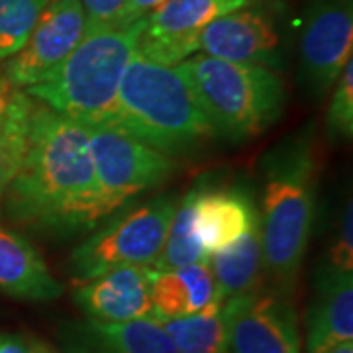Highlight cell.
Instances as JSON below:
<instances>
[{"instance_id": "obj_1", "label": "cell", "mask_w": 353, "mask_h": 353, "mask_svg": "<svg viewBox=\"0 0 353 353\" xmlns=\"http://www.w3.org/2000/svg\"><path fill=\"white\" fill-rule=\"evenodd\" d=\"M10 220L50 236H73L101 222L87 128L36 102L24 161L4 194Z\"/></svg>"}, {"instance_id": "obj_2", "label": "cell", "mask_w": 353, "mask_h": 353, "mask_svg": "<svg viewBox=\"0 0 353 353\" xmlns=\"http://www.w3.org/2000/svg\"><path fill=\"white\" fill-rule=\"evenodd\" d=\"M261 241L265 279L289 296L312 238L318 155L312 128L294 132L261 161Z\"/></svg>"}, {"instance_id": "obj_3", "label": "cell", "mask_w": 353, "mask_h": 353, "mask_svg": "<svg viewBox=\"0 0 353 353\" xmlns=\"http://www.w3.org/2000/svg\"><path fill=\"white\" fill-rule=\"evenodd\" d=\"M167 157L199 152L214 132L179 67L139 55L128 63L106 120Z\"/></svg>"}, {"instance_id": "obj_4", "label": "cell", "mask_w": 353, "mask_h": 353, "mask_svg": "<svg viewBox=\"0 0 353 353\" xmlns=\"http://www.w3.org/2000/svg\"><path fill=\"white\" fill-rule=\"evenodd\" d=\"M143 20L130 26L85 28L63 65L48 81L24 90L39 104L83 126L106 122L124 71L138 50Z\"/></svg>"}, {"instance_id": "obj_5", "label": "cell", "mask_w": 353, "mask_h": 353, "mask_svg": "<svg viewBox=\"0 0 353 353\" xmlns=\"http://www.w3.org/2000/svg\"><path fill=\"white\" fill-rule=\"evenodd\" d=\"M214 136L241 143L277 124L287 104L281 73L210 55H190L176 65Z\"/></svg>"}, {"instance_id": "obj_6", "label": "cell", "mask_w": 353, "mask_h": 353, "mask_svg": "<svg viewBox=\"0 0 353 353\" xmlns=\"http://www.w3.org/2000/svg\"><path fill=\"white\" fill-rule=\"evenodd\" d=\"M175 206L173 194H161L108 216L110 220L71 253L77 283L128 265L152 267L163 250Z\"/></svg>"}, {"instance_id": "obj_7", "label": "cell", "mask_w": 353, "mask_h": 353, "mask_svg": "<svg viewBox=\"0 0 353 353\" xmlns=\"http://www.w3.org/2000/svg\"><path fill=\"white\" fill-rule=\"evenodd\" d=\"M87 128L99 185L101 220L157 189L175 171L173 157L153 150L108 122Z\"/></svg>"}, {"instance_id": "obj_8", "label": "cell", "mask_w": 353, "mask_h": 353, "mask_svg": "<svg viewBox=\"0 0 353 353\" xmlns=\"http://www.w3.org/2000/svg\"><path fill=\"white\" fill-rule=\"evenodd\" d=\"M299 59L306 92L312 99L326 97L353 59L352 0H314L310 4L299 39Z\"/></svg>"}, {"instance_id": "obj_9", "label": "cell", "mask_w": 353, "mask_h": 353, "mask_svg": "<svg viewBox=\"0 0 353 353\" xmlns=\"http://www.w3.org/2000/svg\"><path fill=\"white\" fill-rule=\"evenodd\" d=\"M230 353H301L296 310L287 294L259 289L222 306Z\"/></svg>"}, {"instance_id": "obj_10", "label": "cell", "mask_w": 353, "mask_h": 353, "mask_svg": "<svg viewBox=\"0 0 353 353\" xmlns=\"http://www.w3.org/2000/svg\"><path fill=\"white\" fill-rule=\"evenodd\" d=\"M87 26L79 0H50L22 50L8 57L2 73L20 88L48 81L75 50Z\"/></svg>"}, {"instance_id": "obj_11", "label": "cell", "mask_w": 353, "mask_h": 353, "mask_svg": "<svg viewBox=\"0 0 353 353\" xmlns=\"http://www.w3.org/2000/svg\"><path fill=\"white\" fill-rule=\"evenodd\" d=\"M248 4L252 0H165L143 20L136 51L155 63L175 67L199 53L206 26Z\"/></svg>"}, {"instance_id": "obj_12", "label": "cell", "mask_w": 353, "mask_h": 353, "mask_svg": "<svg viewBox=\"0 0 353 353\" xmlns=\"http://www.w3.org/2000/svg\"><path fill=\"white\" fill-rule=\"evenodd\" d=\"M199 51L234 63L265 67L275 73L285 69L283 38L275 18L265 8L250 4L206 26Z\"/></svg>"}, {"instance_id": "obj_13", "label": "cell", "mask_w": 353, "mask_h": 353, "mask_svg": "<svg viewBox=\"0 0 353 353\" xmlns=\"http://www.w3.org/2000/svg\"><path fill=\"white\" fill-rule=\"evenodd\" d=\"M155 271L143 265H128L79 283L77 306L97 322H130L153 314L152 283Z\"/></svg>"}, {"instance_id": "obj_14", "label": "cell", "mask_w": 353, "mask_h": 353, "mask_svg": "<svg viewBox=\"0 0 353 353\" xmlns=\"http://www.w3.org/2000/svg\"><path fill=\"white\" fill-rule=\"evenodd\" d=\"M189 194L194 234L208 257L238 240L259 216L253 194L243 187L199 185Z\"/></svg>"}, {"instance_id": "obj_15", "label": "cell", "mask_w": 353, "mask_h": 353, "mask_svg": "<svg viewBox=\"0 0 353 353\" xmlns=\"http://www.w3.org/2000/svg\"><path fill=\"white\" fill-rule=\"evenodd\" d=\"M353 340V275L326 265L316 279L306 316V353H324Z\"/></svg>"}, {"instance_id": "obj_16", "label": "cell", "mask_w": 353, "mask_h": 353, "mask_svg": "<svg viewBox=\"0 0 353 353\" xmlns=\"http://www.w3.org/2000/svg\"><path fill=\"white\" fill-rule=\"evenodd\" d=\"M0 290L18 301L50 303L63 294L38 248L22 234L0 226Z\"/></svg>"}, {"instance_id": "obj_17", "label": "cell", "mask_w": 353, "mask_h": 353, "mask_svg": "<svg viewBox=\"0 0 353 353\" xmlns=\"http://www.w3.org/2000/svg\"><path fill=\"white\" fill-rule=\"evenodd\" d=\"M208 263L216 289L224 301L263 289L265 261L259 216L238 240L212 253Z\"/></svg>"}, {"instance_id": "obj_18", "label": "cell", "mask_w": 353, "mask_h": 353, "mask_svg": "<svg viewBox=\"0 0 353 353\" xmlns=\"http://www.w3.org/2000/svg\"><path fill=\"white\" fill-rule=\"evenodd\" d=\"M216 299V289L208 259L179 267L173 271H155L152 283V306L155 318H183L201 312Z\"/></svg>"}, {"instance_id": "obj_19", "label": "cell", "mask_w": 353, "mask_h": 353, "mask_svg": "<svg viewBox=\"0 0 353 353\" xmlns=\"http://www.w3.org/2000/svg\"><path fill=\"white\" fill-rule=\"evenodd\" d=\"M36 102L0 71V202L24 161Z\"/></svg>"}, {"instance_id": "obj_20", "label": "cell", "mask_w": 353, "mask_h": 353, "mask_svg": "<svg viewBox=\"0 0 353 353\" xmlns=\"http://www.w3.org/2000/svg\"><path fill=\"white\" fill-rule=\"evenodd\" d=\"M79 340L97 353H179L153 314L118 324L87 320L79 328Z\"/></svg>"}, {"instance_id": "obj_21", "label": "cell", "mask_w": 353, "mask_h": 353, "mask_svg": "<svg viewBox=\"0 0 353 353\" xmlns=\"http://www.w3.org/2000/svg\"><path fill=\"white\" fill-rule=\"evenodd\" d=\"M224 299H216L201 312L183 318H157L179 353H230Z\"/></svg>"}, {"instance_id": "obj_22", "label": "cell", "mask_w": 353, "mask_h": 353, "mask_svg": "<svg viewBox=\"0 0 353 353\" xmlns=\"http://www.w3.org/2000/svg\"><path fill=\"white\" fill-rule=\"evenodd\" d=\"M50 0H0V61L22 50Z\"/></svg>"}, {"instance_id": "obj_23", "label": "cell", "mask_w": 353, "mask_h": 353, "mask_svg": "<svg viewBox=\"0 0 353 353\" xmlns=\"http://www.w3.org/2000/svg\"><path fill=\"white\" fill-rule=\"evenodd\" d=\"M328 138L345 141L353 136V59L343 67L340 79L332 88L326 110Z\"/></svg>"}, {"instance_id": "obj_24", "label": "cell", "mask_w": 353, "mask_h": 353, "mask_svg": "<svg viewBox=\"0 0 353 353\" xmlns=\"http://www.w3.org/2000/svg\"><path fill=\"white\" fill-rule=\"evenodd\" d=\"M332 267L340 269V271H347L353 273V208L352 199L347 201L343 212H341L340 226H338V234L336 240L330 248V261Z\"/></svg>"}, {"instance_id": "obj_25", "label": "cell", "mask_w": 353, "mask_h": 353, "mask_svg": "<svg viewBox=\"0 0 353 353\" xmlns=\"http://www.w3.org/2000/svg\"><path fill=\"white\" fill-rule=\"evenodd\" d=\"M85 16V28H112V26H126L128 0H79Z\"/></svg>"}, {"instance_id": "obj_26", "label": "cell", "mask_w": 353, "mask_h": 353, "mask_svg": "<svg viewBox=\"0 0 353 353\" xmlns=\"http://www.w3.org/2000/svg\"><path fill=\"white\" fill-rule=\"evenodd\" d=\"M0 353H53L41 341L20 336V334H0Z\"/></svg>"}, {"instance_id": "obj_27", "label": "cell", "mask_w": 353, "mask_h": 353, "mask_svg": "<svg viewBox=\"0 0 353 353\" xmlns=\"http://www.w3.org/2000/svg\"><path fill=\"white\" fill-rule=\"evenodd\" d=\"M165 0H128L126 6V18H124V24L130 26L138 20L148 18L153 10H157Z\"/></svg>"}, {"instance_id": "obj_28", "label": "cell", "mask_w": 353, "mask_h": 353, "mask_svg": "<svg viewBox=\"0 0 353 353\" xmlns=\"http://www.w3.org/2000/svg\"><path fill=\"white\" fill-rule=\"evenodd\" d=\"M65 353H97L92 347H88L85 341H81L77 338L75 341H71L67 347H65Z\"/></svg>"}, {"instance_id": "obj_29", "label": "cell", "mask_w": 353, "mask_h": 353, "mask_svg": "<svg viewBox=\"0 0 353 353\" xmlns=\"http://www.w3.org/2000/svg\"><path fill=\"white\" fill-rule=\"evenodd\" d=\"M324 353H353V343L352 341H343V343H338V345L326 350Z\"/></svg>"}]
</instances>
